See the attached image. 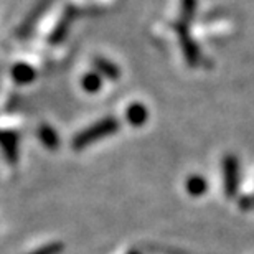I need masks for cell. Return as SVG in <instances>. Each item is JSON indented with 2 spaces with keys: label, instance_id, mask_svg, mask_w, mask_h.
I'll use <instances>...</instances> for the list:
<instances>
[{
  "label": "cell",
  "instance_id": "6da1fadb",
  "mask_svg": "<svg viewBox=\"0 0 254 254\" xmlns=\"http://www.w3.org/2000/svg\"><path fill=\"white\" fill-rule=\"evenodd\" d=\"M0 147L5 150V155L7 159L12 162L17 160L18 157V152H17V147H18V135H15L13 132H3L0 130Z\"/></svg>",
  "mask_w": 254,
  "mask_h": 254
},
{
  "label": "cell",
  "instance_id": "7a4b0ae2",
  "mask_svg": "<svg viewBox=\"0 0 254 254\" xmlns=\"http://www.w3.org/2000/svg\"><path fill=\"white\" fill-rule=\"evenodd\" d=\"M35 69L27 63H18L12 68V78L17 81L18 84H28L35 79Z\"/></svg>",
  "mask_w": 254,
  "mask_h": 254
},
{
  "label": "cell",
  "instance_id": "3957f363",
  "mask_svg": "<svg viewBox=\"0 0 254 254\" xmlns=\"http://www.w3.org/2000/svg\"><path fill=\"white\" fill-rule=\"evenodd\" d=\"M38 137H40V140H42L43 144L48 147V149H57L58 144H60L58 134L50 126L43 124L42 127H40V129H38Z\"/></svg>",
  "mask_w": 254,
  "mask_h": 254
},
{
  "label": "cell",
  "instance_id": "277c9868",
  "mask_svg": "<svg viewBox=\"0 0 254 254\" xmlns=\"http://www.w3.org/2000/svg\"><path fill=\"white\" fill-rule=\"evenodd\" d=\"M236 165L235 162L230 160L226 165V179H225V189H226V195L233 196L236 193Z\"/></svg>",
  "mask_w": 254,
  "mask_h": 254
},
{
  "label": "cell",
  "instance_id": "5b68a950",
  "mask_svg": "<svg viewBox=\"0 0 254 254\" xmlns=\"http://www.w3.org/2000/svg\"><path fill=\"white\" fill-rule=\"evenodd\" d=\"M205 189H206L205 182L200 179H193L187 184V190H189L191 195H201V193H205Z\"/></svg>",
  "mask_w": 254,
  "mask_h": 254
},
{
  "label": "cell",
  "instance_id": "8992f818",
  "mask_svg": "<svg viewBox=\"0 0 254 254\" xmlns=\"http://www.w3.org/2000/svg\"><path fill=\"white\" fill-rule=\"evenodd\" d=\"M63 251V245L62 243H52V245H47L43 248H40L32 254H60Z\"/></svg>",
  "mask_w": 254,
  "mask_h": 254
},
{
  "label": "cell",
  "instance_id": "52a82bcc",
  "mask_svg": "<svg viewBox=\"0 0 254 254\" xmlns=\"http://www.w3.org/2000/svg\"><path fill=\"white\" fill-rule=\"evenodd\" d=\"M86 81H88V88H94V86L96 84H98V79H93V78H88V79H86Z\"/></svg>",
  "mask_w": 254,
  "mask_h": 254
}]
</instances>
